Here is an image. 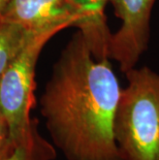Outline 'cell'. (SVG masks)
Returning <instances> with one entry per match:
<instances>
[{
    "instance_id": "obj_1",
    "label": "cell",
    "mask_w": 159,
    "mask_h": 160,
    "mask_svg": "<svg viewBox=\"0 0 159 160\" xmlns=\"http://www.w3.org/2000/svg\"><path fill=\"white\" fill-rule=\"evenodd\" d=\"M121 89L110 59H96L74 33L40 97L52 144L67 160H122L114 137Z\"/></svg>"
},
{
    "instance_id": "obj_2",
    "label": "cell",
    "mask_w": 159,
    "mask_h": 160,
    "mask_svg": "<svg viewBox=\"0 0 159 160\" xmlns=\"http://www.w3.org/2000/svg\"><path fill=\"white\" fill-rule=\"evenodd\" d=\"M114 120L122 160H159V72L134 67L125 72Z\"/></svg>"
},
{
    "instance_id": "obj_3",
    "label": "cell",
    "mask_w": 159,
    "mask_h": 160,
    "mask_svg": "<svg viewBox=\"0 0 159 160\" xmlns=\"http://www.w3.org/2000/svg\"><path fill=\"white\" fill-rule=\"evenodd\" d=\"M68 28L57 25L33 32L0 77V113L8 125L12 142L29 131L35 105V69L40 53L50 39Z\"/></svg>"
},
{
    "instance_id": "obj_4",
    "label": "cell",
    "mask_w": 159,
    "mask_h": 160,
    "mask_svg": "<svg viewBox=\"0 0 159 160\" xmlns=\"http://www.w3.org/2000/svg\"><path fill=\"white\" fill-rule=\"evenodd\" d=\"M157 0H109L115 15L121 21L112 32L109 57L119 64L123 73L137 67L148 50L151 35V18Z\"/></svg>"
},
{
    "instance_id": "obj_5",
    "label": "cell",
    "mask_w": 159,
    "mask_h": 160,
    "mask_svg": "<svg viewBox=\"0 0 159 160\" xmlns=\"http://www.w3.org/2000/svg\"><path fill=\"white\" fill-rule=\"evenodd\" d=\"M0 18L18 24L29 32L57 25L69 28L77 23L65 0H12Z\"/></svg>"
},
{
    "instance_id": "obj_6",
    "label": "cell",
    "mask_w": 159,
    "mask_h": 160,
    "mask_svg": "<svg viewBox=\"0 0 159 160\" xmlns=\"http://www.w3.org/2000/svg\"><path fill=\"white\" fill-rule=\"evenodd\" d=\"M65 3L77 18L74 28L83 35L93 56L96 59H110L112 32L106 16L109 0H65Z\"/></svg>"
},
{
    "instance_id": "obj_7",
    "label": "cell",
    "mask_w": 159,
    "mask_h": 160,
    "mask_svg": "<svg viewBox=\"0 0 159 160\" xmlns=\"http://www.w3.org/2000/svg\"><path fill=\"white\" fill-rule=\"evenodd\" d=\"M56 148L38 131V121L33 118L29 131L21 139L12 142L0 155V160H55Z\"/></svg>"
},
{
    "instance_id": "obj_8",
    "label": "cell",
    "mask_w": 159,
    "mask_h": 160,
    "mask_svg": "<svg viewBox=\"0 0 159 160\" xmlns=\"http://www.w3.org/2000/svg\"><path fill=\"white\" fill-rule=\"evenodd\" d=\"M32 33L0 18V77Z\"/></svg>"
},
{
    "instance_id": "obj_9",
    "label": "cell",
    "mask_w": 159,
    "mask_h": 160,
    "mask_svg": "<svg viewBox=\"0 0 159 160\" xmlns=\"http://www.w3.org/2000/svg\"><path fill=\"white\" fill-rule=\"evenodd\" d=\"M12 142L9 135L8 125L6 123L4 117L0 113V155L5 151Z\"/></svg>"
},
{
    "instance_id": "obj_10",
    "label": "cell",
    "mask_w": 159,
    "mask_h": 160,
    "mask_svg": "<svg viewBox=\"0 0 159 160\" xmlns=\"http://www.w3.org/2000/svg\"><path fill=\"white\" fill-rule=\"evenodd\" d=\"M11 1L12 0H0V16L5 11V8H7V5L11 3Z\"/></svg>"
}]
</instances>
